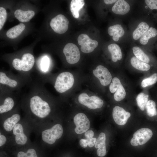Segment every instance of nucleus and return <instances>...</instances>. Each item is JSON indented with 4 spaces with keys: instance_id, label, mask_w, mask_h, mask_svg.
Instances as JSON below:
<instances>
[{
    "instance_id": "nucleus-1",
    "label": "nucleus",
    "mask_w": 157,
    "mask_h": 157,
    "mask_svg": "<svg viewBox=\"0 0 157 157\" xmlns=\"http://www.w3.org/2000/svg\"><path fill=\"white\" fill-rule=\"evenodd\" d=\"M31 80L12 71L1 70L0 71V89L16 93L20 92L22 88L25 85L31 83Z\"/></svg>"
},
{
    "instance_id": "nucleus-2",
    "label": "nucleus",
    "mask_w": 157,
    "mask_h": 157,
    "mask_svg": "<svg viewBox=\"0 0 157 157\" xmlns=\"http://www.w3.org/2000/svg\"><path fill=\"white\" fill-rule=\"evenodd\" d=\"M35 62L34 56L29 53H26L20 58L15 57L12 61L13 69L18 74L25 78L31 80V74Z\"/></svg>"
},
{
    "instance_id": "nucleus-3",
    "label": "nucleus",
    "mask_w": 157,
    "mask_h": 157,
    "mask_svg": "<svg viewBox=\"0 0 157 157\" xmlns=\"http://www.w3.org/2000/svg\"><path fill=\"white\" fill-rule=\"evenodd\" d=\"M74 82V77L71 73L64 72L57 76L54 84V88L59 93L65 92L73 86Z\"/></svg>"
},
{
    "instance_id": "nucleus-4",
    "label": "nucleus",
    "mask_w": 157,
    "mask_h": 157,
    "mask_svg": "<svg viewBox=\"0 0 157 157\" xmlns=\"http://www.w3.org/2000/svg\"><path fill=\"white\" fill-rule=\"evenodd\" d=\"M17 93L7 90H0V114H2L11 111L16 102Z\"/></svg>"
},
{
    "instance_id": "nucleus-5",
    "label": "nucleus",
    "mask_w": 157,
    "mask_h": 157,
    "mask_svg": "<svg viewBox=\"0 0 157 157\" xmlns=\"http://www.w3.org/2000/svg\"><path fill=\"white\" fill-rule=\"evenodd\" d=\"M63 133V129L60 124L53 125L49 129H45L41 133L42 140L45 143L51 144H54L56 140L60 139Z\"/></svg>"
},
{
    "instance_id": "nucleus-6",
    "label": "nucleus",
    "mask_w": 157,
    "mask_h": 157,
    "mask_svg": "<svg viewBox=\"0 0 157 157\" xmlns=\"http://www.w3.org/2000/svg\"><path fill=\"white\" fill-rule=\"evenodd\" d=\"M152 131L148 128H143L136 131L130 141L131 145L133 146L142 145L146 143L151 138Z\"/></svg>"
},
{
    "instance_id": "nucleus-7",
    "label": "nucleus",
    "mask_w": 157,
    "mask_h": 157,
    "mask_svg": "<svg viewBox=\"0 0 157 157\" xmlns=\"http://www.w3.org/2000/svg\"><path fill=\"white\" fill-rule=\"evenodd\" d=\"M69 21L67 18L62 14L56 15L53 18L50 22V26L56 33L62 34L67 31Z\"/></svg>"
},
{
    "instance_id": "nucleus-8",
    "label": "nucleus",
    "mask_w": 157,
    "mask_h": 157,
    "mask_svg": "<svg viewBox=\"0 0 157 157\" xmlns=\"http://www.w3.org/2000/svg\"><path fill=\"white\" fill-rule=\"evenodd\" d=\"M63 53L67 62L69 64H75L80 60V53L79 49L76 45L73 43L67 44L63 48Z\"/></svg>"
},
{
    "instance_id": "nucleus-9",
    "label": "nucleus",
    "mask_w": 157,
    "mask_h": 157,
    "mask_svg": "<svg viewBox=\"0 0 157 157\" xmlns=\"http://www.w3.org/2000/svg\"><path fill=\"white\" fill-rule=\"evenodd\" d=\"M77 40L78 44L81 46V50L83 52L85 53L93 51L98 44L97 41L91 39L85 34H80L78 36Z\"/></svg>"
},
{
    "instance_id": "nucleus-10",
    "label": "nucleus",
    "mask_w": 157,
    "mask_h": 157,
    "mask_svg": "<svg viewBox=\"0 0 157 157\" xmlns=\"http://www.w3.org/2000/svg\"><path fill=\"white\" fill-rule=\"evenodd\" d=\"M74 121L76 126L74 130L77 134L85 133L90 128V121L83 113H80L76 115L74 118Z\"/></svg>"
},
{
    "instance_id": "nucleus-11",
    "label": "nucleus",
    "mask_w": 157,
    "mask_h": 157,
    "mask_svg": "<svg viewBox=\"0 0 157 157\" xmlns=\"http://www.w3.org/2000/svg\"><path fill=\"white\" fill-rule=\"evenodd\" d=\"M109 90L112 93L115 92L114 95V98L116 101H122L126 96L125 89L119 79L117 77H115L113 78L112 83L109 86Z\"/></svg>"
},
{
    "instance_id": "nucleus-12",
    "label": "nucleus",
    "mask_w": 157,
    "mask_h": 157,
    "mask_svg": "<svg viewBox=\"0 0 157 157\" xmlns=\"http://www.w3.org/2000/svg\"><path fill=\"white\" fill-rule=\"evenodd\" d=\"M93 73L102 85L107 86L111 82L112 78L111 75L104 66L101 65L98 66L96 69L93 70Z\"/></svg>"
},
{
    "instance_id": "nucleus-13",
    "label": "nucleus",
    "mask_w": 157,
    "mask_h": 157,
    "mask_svg": "<svg viewBox=\"0 0 157 157\" xmlns=\"http://www.w3.org/2000/svg\"><path fill=\"white\" fill-rule=\"evenodd\" d=\"M112 116L114 121L117 124L123 125L126 123L131 116V114L122 108L116 106L113 109Z\"/></svg>"
},
{
    "instance_id": "nucleus-14",
    "label": "nucleus",
    "mask_w": 157,
    "mask_h": 157,
    "mask_svg": "<svg viewBox=\"0 0 157 157\" xmlns=\"http://www.w3.org/2000/svg\"><path fill=\"white\" fill-rule=\"evenodd\" d=\"M13 133L15 136L16 143L19 145H24L27 142L28 138L25 134L22 125L18 123L14 127Z\"/></svg>"
},
{
    "instance_id": "nucleus-15",
    "label": "nucleus",
    "mask_w": 157,
    "mask_h": 157,
    "mask_svg": "<svg viewBox=\"0 0 157 157\" xmlns=\"http://www.w3.org/2000/svg\"><path fill=\"white\" fill-rule=\"evenodd\" d=\"M21 119L20 114L15 113L7 118L4 121L3 127L7 132H10L13 131L15 126L18 123Z\"/></svg>"
},
{
    "instance_id": "nucleus-16",
    "label": "nucleus",
    "mask_w": 157,
    "mask_h": 157,
    "mask_svg": "<svg viewBox=\"0 0 157 157\" xmlns=\"http://www.w3.org/2000/svg\"><path fill=\"white\" fill-rule=\"evenodd\" d=\"M130 6L129 3L124 0L117 1L112 7V10L115 14L124 15L129 12Z\"/></svg>"
},
{
    "instance_id": "nucleus-17",
    "label": "nucleus",
    "mask_w": 157,
    "mask_h": 157,
    "mask_svg": "<svg viewBox=\"0 0 157 157\" xmlns=\"http://www.w3.org/2000/svg\"><path fill=\"white\" fill-rule=\"evenodd\" d=\"M35 12L32 10L23 11L20 9L16 10L14 12L15 17L22 22L29 21L34 16Z\"/></svg>"
},
{
    "instance_id": "nucleus-18",
    "label": "nucleus",
    "mask_w": 157,
    "mask_h": 157,
    "mask_svg": "<svg viewBox=\"0 0 157 157\" xmlns=\"http://www.w3.org/2000/svg\"><path fill=\"white\" fill-rule=\"evenodd\" d=\"M108 32L110 35L113 36V39L115 41H118L119 38L123 36L125 33L121 25L118 24L109 27Z\"/></svg>"
},
{
    "instance_id": "nucleus-19",
    "label": "nucleus",
    "mask_w": 157,
    "mask_h": 157,
    "mask_svg": "<svg viewBox=\"0 0 157 157\" xmlns=\"http://www.w3.org/2000/svg\"><path fill=\"white\" fill-rule=\"evenodd\" d=\"M78 101L79 103L92 109H97L93 96L89 97L85 93L80 94L78 97Z\"/></svg>"
},
{
    "instance_id": "nucleus-20",
    "label": "nucleus",
    "mask_w": 157,
    "mask_h": 157,
    "mask_svg": "<svg viewBox=\"0 0 157 157\" xmlns=\"http://www.w3.org/2000/svg\"><path fill=\"white\" fill-rule=\"evenodd\" d=\"M50 60L47 56H43L38 65L39 73L41 76L48 74L50 69Z\"/></svg>"
},
{
    "instance_id": "nucleus-21",
    "label": "nucleus",
    "mask_w": 157,
    "mask_h": 157,
    "mask_svg": "<svg viewBox=\"0 0 157 157\" xmlns=\"http://www.w3.org/2000/svg\"><path fill=\"white\" fill-rule=\"evenodd\" d=\"M108 48L111 54L112 60L113 62H116L118 60H119L122 59V53L118 45L115 43L111 44L108 45Z\"/></svg>"
},
{
    "instance_id": "nucleus-22",
    "label": "nucleus",
    "mask_w": 157,
    "mask_h": 157,
    "mask_svg": "<svg viewBox=\"0 0 157 157\" xmlns=\"http://www.w3.org/2000/svg\"><path fill=\"white\" fill-rule=\"evenodd\" d=\"M25 27L24 24L20 23L9 29L6 32V35L10 38H16L24 31Z\"/></svg>"
},
{
    "instance_id": "nucleus-23",
    "label": "nucleus",
    "mask_w": 157,
    "mask_h": 157,
    "mask_svg": "<svg viewBox=\"0 0 157 157\" xmlns=\"http://www.w3.org/2000/svg\"><path fill=\"white\" fill-rule=\"evenodd\" d=\"M85 5L83 0H72L70 3V10L73 17L78 18L79 17V11Z\"/></svg>"
},
{
    "instance_id": "nucleus-24",
    "label": "nucleus",
    "mask_w": 157,
    "mask_h": 157,
    "mask_svg": "<svg viewBox=\"0 0 157 157\" xmlns=\"http://www.w3.org/2000/svg\"><path fill=\"white\" fill-rule=\"evenodd\" d=\"M149 28V26L145 22H142L138 25L137 28L133 32V39L137 40L141 38Z\"/></svg>"
},
{
    "instance_id": "nucleus-25",
    "label": "nucleus",
    "mask_w": 157,
    "mask_h": 157,
    "mask_svg": "<svg viewBox=\"0 0 157 157\" xmlns=\"http://www.w3.org/2000/svg\"><path fill=\"white\" fill-rule=\"evenodd\" d=\"M130 61L132 65L138 70L147 71L150 68V66L149 65L140 60L135 57H132Z\"/></svg>"
},
{
    "instance_id": "nucleus-26",
    "label": "nucleus",
    "mask_w": 157,
    "mask_h": 157,
    "mask_svg": "<svg viewBox=\"0 0 157 157\" xmlns=\"http://www.w3.org/2000/svg\"><path fill=\"white\" fill-rule=\"evenodd\" d=\"M157 35V30L153 27H150L140 38V42L142 44H146L150 38L154 37Z\"/></svg>"
},
{
    "instance_id": "nucleus-27",
    "label": "nucleus",
    "mask_w": 157,
    "mask_h": 157,
    "mask_svg": "<svg viewBox=\"0 0 157 157\" xmlns=\"http://www.w3.org/2000/svg\"><path fill=\"white\" fill-rule=\"evenodd\" d=\"M132 50L134 55L137 58L146 63L149 62L150 59L149 57L140 48L135 46L133 47Z\"/></svg>"
},
{
    "instance_id": "nucleus-28",
    "label": "nucleus",
    "mask_w": 157,
    "mask_h": 157,
    "mask_svg": "<svg viewBox=\"0 0 157 157\" xmlns=\"http://www.w3.org/2000/svg\"><path fill=\"white\" fill-rule=\"evenodd\" d=\"M149 95L143 92L139 93L137 96L136 100L137 105L142 111L144 110L148 101Z\"/></svg>"
},
{
    "instance_id": "nucleus-29",
    "label": "nucleus",
    "mask_w": 157,
    "mask_h": 157,
    "mask_svg": "<svg viewBox=\"0 0 157 157\" xmlns=\"http://www.w3.org/2000/svg\"><path fill=\"white\" fill-rule=\"evenodd\" d=\"M147 113L149 116L152 117L157 115L155 102L150 100L148 101L146 106Z\"/></svg>"
},
{
    "instance_id": "nucleus-30",
    "label": "nucleus",
    "mask_w": 157,
    "mask_h": 157,
    "mask_svg": "<svg viewBox=\"0 0 157 157\" xmlns=\"http://www.w3.org/2000/svg\"><path fill=\"white\" fill-rule=\"evenodd\" d=\"M157 81V73H155L149 77L143 79L141 83V85L143 88H145L148 86L152 85Z\"/></svg>"
},
{
    "instance_id": "nucleus-31",
    "label": "nucleus",
    "mask_w": 157,
    "mask_h": 157,
    "mask_svg": "<svg viewBox=\"0 0 157 157\" xmlns=\"http://www.w3.org/2000/svg\"><path fill=\"white\" fill-rule=\"evenodd\" d=\"M17 157H38L36 151L33 148L28 149L26 152L23 151L19 152Z\"/></svg>"
},
{
    "instance_id": "nucleus-32",
    "label": "nucleus",
    "mask_w": 157,
    "mask_h": 157,
    "mask_svg": "<svg viewBox=\"0 0 157 157\" xmlns=\"http://www.w3.org/2000/svg\"><path fill=\"white\" fill-rule=\"evenodd\" d=\"M7 14L6 9L3 7H0V30L3 28L6 20Z\"/></svg>"
},
{
    "instance_id": "nucleus-33",
    "label": "nucleus",
    "mask_w": 157,
    "mask_h": 157,
    "mask_svg": "<svg viewBox=\"0 0 157 157\" xmlns=\"http://www.w3.org/2000/svg\"><path fill=\"white\" fill-rule=\"evenodd\" d=\"M106 140V137L105 134L103 132L101 133L97 139L95 144V148L98 149L100 145L105 143Z\"/></svg>"
},
{
    "instance_id": "nucleus-34",
    "label": "nucleus",
    "mask_w": 157,
    "mask_h": 157,
    "mask_svg": "<svg viewBox=\"0 0 157 157\" xmlns=\"http://www.w3.org/2000/svg\"><path fill=\"white\" fill-rule=\"evenodd\" d=\"M147 6L151 9H157V0H145Z\"/></svg>"
},
{
    "instance_id": "nucleus-35",
    "label": "nucleus",
    "mask_w": 157,
    "mask_h": 157,
    "mask_svg": "<svg viewBox=\"0 0 157 157\" xmlns=\"http://www.w3.org/2000/svg\"><path fill=\"white\" fill-rule=\"evenodd\" d=\"M97 154L100 157H103L106 154V145L98 148L97 151Z\"/></svg>"
},
{
    "instance_id": "nucleus-36",
    "label": "nucleus",
    "mask_w": 157,
    "mask_h": 157,
    "mask_svg": "<svg viewBox=\"0 0 157 157\" xmlns=\"http://www.w3.org/2000/svg\"><path fill=\"white\" fill-rule=\"evenodd\" d=\"M88 146L90 147H93L94 144L97 140L96 138H92L90 139L86 138Z\"/></svg>"
},
{
    "instance_id": "nucleus-37",
    "label": "nucleus",
    "mask_w": 157,
    "mask_h": 157,
    "mask_svg": "<svg viewBox=\"0 0 157 157\" xmlns=\"http://www.w3.org/2000/svg\"><path fill=\"white\" fill-rule=\"evenodd\" d=\"M7 139L6 137L0 132V146L1 147L6 143Z\"/></svg>"
},
{
    "instance_id": "nucleus-38",
    "label": "nucleus",
    "mask_w": 157,
    "mask_h": 157,
    "mask_svg": "<svg viewBox=\"0 0 157 157\" xmlns=\"http://www.w3.org/2000/svg\"><path fill=\"white\" fill-rule=\"evenodd\" d=\"M94 134V132L92 130H88L85 133V135L87 139L93 138Z\"/></svg>"
},
{
    "instance_id": "nucleus-39",
    "label": "nucleus",
    "mask_w": 157,
    "mask_h": 157,
    "mask_svg": "<svg viewBox=\"0 0 157 157\" xmlns=\"http://www.w3.org/2000/svg\"><path fill=\"white\" fill-rule=\"evenodd\" d=\"M79 143L81 146L84 148H85L88 145L86 139H82L80 140Z\"/></svg>"
},
{
    "instance_id": "nucleus-40",
    "label": "nucleus",
    "mask_w": 157,
    "mask_h": 157,
    "mask_svg": "<svg viewBox=\"0 0 157 157\" xmlns=\"http://www.w3.org/2000/svg\"><path fill=\"white\" fill-rule=\"evenodd\" d=\"M104 3L106 4H110L113 3L117 1L116 0H104Z\"/></svg>"
}]
</instances>
